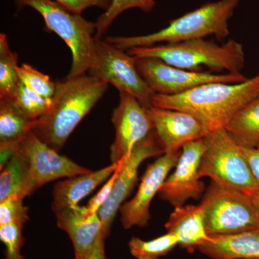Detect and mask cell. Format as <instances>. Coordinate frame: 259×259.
<instances>
[{"label":"cell","mask_w":259,"mask_h":259,"mask_svg":"<svg viewBox=\"0 0 259 259\" xmlns=\"http://www.w3.org/2000/svg\"><path fill=\"white\" fill-rule=\"evenodd\" d=\"M127 53L134 58H156L175 67L193 71H202L205 67L218 72L226 71L229 74H240L245 64L243 45L233 39L222 45L204 38L196 39L133 48Z\"/></svg>","instance_id":"277c9868"},{"label":"cell","mask_w":259,"mask_h":259,"mask_svg":"<svg viewBox=\"0 0 259 259\" xmlns=\"http://www.w3.org/2000/svg\"><path fill=\"white\" fill-rule=\"evenodd\" d=\"M241 149L259 185V146L256 148H241Z\"/></svg>","instance_id":"d6a6232c"},{"label":"cell","mask_w":259,"mask_h":259,"mask_svg":"<svg viewBox=\"0 0 259 259\" xmlns=\"http://www.w3.org/2000/svg\"><path fill=\"white\" fill-rule=\"evenodd\" d=\"M156 7L154 0H112L111 5L95 23L97 29L95 38L101 39L113 23L115 19L126 10L139 8L146 13L151 11Z\"/></svg>","instance_id":"d4e9b609"},{"label":"cell","mask_w":259,"mask_h":259,"mask_svg":"<svg viewBox=\"0 0 259 259\" xmlns=\"http://www.w3.org/2000/svg\"><path fill=\"white\" fill-rule=\"evenodd\" d=\"M204 151L203 138L185 144L182 148L175 170L158 192L163 201L175 207L185 205L191 199L204 195V184L199 177V168Z\"/></svg>","instance_id":"4fadbf2b"},{"label":"cell","mask_w":259,"mask_h":259,"mask_svg":"<svg viewBox=\"0 0 259 259\" xmlns=\"http://www.w3.org/2000/svg\"><path fill=\"white\" fill-rule=\"evenodd\" d=\"M252 198H253V202H254L255 205L258 206L259 207V194L252 196Z\"/></svg>","instance_id":"e575fe53"},{"label":"cell","mask_w":259,"mask_h":259,"mask_svg":"<svg viewBox=\"0 0 259 259\" xmlns=\"http://www.w3.org/2000/svg\"><path fill=\"white\" fill-rule=\"evenodd\" d=\"M163 153L164 151L153 130L146 139L136 145L126 157L121 160L118 175L110 198L98 212L105 238L110 234L117 212L120 211L121 206L134 190L138 181L139 168L141 163L148 158L161 156Z\"/></svg>","instance_id":"30bf717a"},{"label":"cell","mask_w":259,"mask_h":259,"mask_svg":"<svg viewBox=\"0 0 259 259\" xmlns=\"http://www.w3.org/2000/svg\"><path fill=\"white\" fill-rule=\"evenodd\" d=\"M108 85L88 74L56 81L50 109L35 120L32 132L42 142L59 151L103 96Z\"/></svg>","instance_id":"7a4b0ae2"},{"label":"cell","mask_w":259,"mask_h":259,"mask_svg":"<svg viewBox=\"0 0 259 259\" xmlns=\"http://www.w3.org/2000/svg\"><path fill=\"white\" fill-rule=\"evenodd\" d=\"M57 226L69 235L74 247L75 259H83L103 236L98 214L91 213L87 206L76 205L55 213Z\"/></svg>","instance_id":"2e32d148"},{"label":"cell","mask_w":259,"mask_h":259,"mask_svg":"<svg viewBox=\"0 0 259 259\" xmlns=\"http://www.w3.org/2000/svg\"><path fill=\"white\" fill-rule=\"evenodd\" d=\"M140 74L153 93L177 95L214 82L239 83L248 79L243 74H212L175 67L156 58H135Z\"/></svg>","instance_id":"9c48e42d"},{"label":"cell","mask_w":259,"mask_h":259,"mask_svg":"<svg viewBox=\"0 0 259 259\" xmlns=\"http://www.w3.org/2000/svg\"><path fill=\"white\" fill-rule=\"evenodd\" d=\"M20 223L0 226V240L5 246V259H25L21 253L24 244L23 228Z\"/></svg>","instance_id":"83f0119b"},{"label":"cell","mask_w":259,"mask_h":259,"mask_svg":"<svg viewBox=\"0 0 259 259\" xmlns=\"http://www.w3.org/2000/svg\"><path fill=\"white\" fill-rule=\"evenodd\" d=\"M179 245L178 239L173 233H167L150 241L133 237L128 243L130 253L136 259H159Z\"/></svg>","instance_id":"cb8c5ba5"},{"label":"cell","mask_w":259,"mask_h":259,"mask_svg":"<svg viewBox=\"0 0 259 259\" xmlns=\"http://www.w3.org/2000/svg\"><path fill=\"white\" fill-rule=\"evenodd\" d=\"M8 100L14 102L33 120H36L47 114L52 104V98H46L38 95L21 82L19 83L13 97Z\"/></svg>","instance_id":"484cf974"},{"label":"cell","mask_w":259,"mask_h":259,"mask_svg":"<svg viewBox=\"0 0 259 259\" xmlns=\"http://www.w3.org/2000/svg\"><path fill=\"white\" fill-rule=\"evenodd\" d=\"M18 151L26 161L37 190L53 181L91 171L59 154L42 142L32 131L20 141Z\"/></svg>","instance_id":"7c38bea8"},{"label":"cell","mask_w":259,"mask_h":259,"mask_svg":"<svg viewBox=\"0 0 259 259\" xmlns=\"http://www.w3.org/2000/svg\"><path fill=\"white\" fill-rule=\"evenodd\" d=\"M88 74L136 97L145 107H153L154 93L140 74L136 59L106 40L96 39V55Z\"/></svg>","instance_id":"ba28073f"},{"label":"cell","mask_w":259,"mask_h":259,"mask_svg":"<svg viewBox=\"0 0 259 259\" xmlns=\"http://www.w3.org/2000/svg\"><path fill=\"white\" fill-rule=\"evenodd\" d=\"M18 56L10 49L8 37L0 34V99H11L20 83Z\"/></svg>","instance_id":"603a6c76"},{"label":"cell","mask_w":259,"mask_h":259,"mask_svg":"<svg viewBox=\"0 0 259 259\" xmlns=\"http://www.w3.org/2000/svg\"><path fill=\"white\" fill-rule=\"evenodd\" d=\"M106 238L101 236L83 259H107L105 253V241Z\"/></svg>","instance_id":"836d02e7"},{"label":"cell","mask_w":259,"mask_h":259,"mask_svg":"<svg viewBox=\"0 0 259 259\" xmlns=\"http://www.w3.org/2000/svg\"><path fill=\"white\" fill-rule=\"evenodd\" d=\"M119 165L116 171L114 172L113 175L109 178L106 183L102 187L101 190L97 192L96 195L90 199V202L87 205V207L91 213L98 214L100 209L103 207L104 204L106 203L107 201L110 198V194L112 193V189H113L114 184L117 175H118L119 168H120V162H118Z\"/></svg>","instance_id":"f546056e"},{"label":"cell","mask_w":259,"mask_h":259,"mask_svg":"<svg viewBox=\"0 0 259 259\" xmlns=\"http://www.w3.org/2000/svg\"><path fill=\"white\" fill-rule=\"evenodd\" d=\"M181 151L163 153L148 165L136 195L121 206L120 221L124 229L147 226L151 219L150 204L161 190L169 172L176 166Z\"/></svg>","instance_id":"5bb4252c"},{"label":"cell","mask_w":259,"mask_h":259,"mask_svg":"<svg viewBox=\"0 0 259 259\" xmlns=\"http://www.w3.org/2000/svg\"><path fill=\"white\" fill-rule=\"evenodd\" d=\"M224 128L241 148L258 147L259 96L237 112Z\"/></svg>","instance_id":"44dd1931"},{"label":"cell","mask_w":259,"mask_h":259,"mask_svg":"<svg viewBox=\"0 0 259 259\" xmlns=\"http://www.w3.org/2000/svg\"><path fill=\"white\" fill-rule=\"evenodd\" d=\"M18 73L20 82L30 90L46 98L51 99L54 96L56 82L53 81L50 76L27 64L18 66Z\"/></svg>","instance_id":"4316f807"},{"label":"cell","mask_w":259,"mask_h":259,"mask_svg":"<svg viewBox=\"0 0 259 259\" xmlns=\"http://www.w3.org/2000/svg\"><path fill=\"white\" fill-rule=\"evenodd\" d=\"M120 94V102L114 109L112 122L115 141L110 148L112 163H118L154 130L148 109L133 95Z\"/></svg>","instance_id":"8fae6325"},{"label":"cell","mask_w":259,"mask_h":259,"mask_svg":"<svg viewBox=\"0 0 259 259\" xmlns=\"http://www.w3.org/2000/svg\"><path fill=\"white\" fill-rule=\"evenodd\" d=\"M63 5L66 9L75 14L81 15L83 11L92 7H97L107 10L112 3V0H54Z\"/></svg>","instance_id":"4dcf8cb0"},{"label":"cell","mask_w":259,"mask_h":259,"mask_svg":"<svg viewBox=\"0 0 259 259\" xmlns=\"http://www.w3.org/2000/svg\"><path fill=\"white\" fill-rule=\"evenodd\" d=\"M28 208L23 199L10 197L0 202V226L11 223L25 225L28 221Z\"/></svg>","instance_id":"f1b7e54d"},{"label":"cell","mask_w":259,"mask_h":259,"mask_svg":"<svg viewBox=\"0 0 259 259\" xmlns=\"http://www.w3.org/2000/svg\"><path fill=\"white\" fill-rule=\"evenodd\" d=\"M119 163H111L95 171L68 177L58 182L53 190L51 207L54 213L68 207L79 205L80 201L91 194L98 186L113 175Z\"/></svg>","instance_id":"e0dca14e"},{"label":"cell","mask_w":259,"mask_h":259,"mask_svg":"<svg viewBox=\"0 0 259 259\" xmlns=\"http://www.w3.org/2000/svg\"><path fill=\"white\" fill-rule=\"evenodd\" d=\"M197 250L212 259H259V228L236 234L210 236Z\"/></svg>","instance_id":"d6986e66"},{"label":"cell","mask_w":259,"mask_h":259,"mask_svg":"<svg viewBox=\"0 0 259 259\" xmlns=\"http://www.w3.org/2000/svg\"><path fill=\"white\" fill-rule=\"evenodd\" d=\"M148 111L164 153L180 151L185 144L202 139L209 132L187 112L156 107H150Z\"/></svg>","instance_id":"9a60e30c"},{"label":"cell","mask_w":259,"mask_h":259,"mask_svg":"<svg viewBox=\"0 0 259 259\" xmlns=\"http://www.w3.org/2000/svg\"><path fill=\"white\" fill-rule=\"evenodd\" d=\"M259 96V74L239 83H205L177 95L154 94L153 107L190 114L209 131L225 127L241 109Z\"/></svg>","instance_id":"6da1fadb"},{"label":"cell","mask_w":259,"mask_h":259,"mask_svg":"<svg viewBox=\"0 0 259 259\" xmlns=\"http://www.w3.org/2000/svg\"><path fill=\"white\" fill-rule=\"evenodd\" d=\"M19 8L30 7L40 13L47 28L55 32L72 54V64L66 78L88 74L96 55V23L75 14L54 0H14Z\"/></svg>","instance_id":"5b68a950"},{"label":"cell","mask_w":259,"mask_h":259,"mask_svg":"<svg viewBox=\"0 0 259 259\" xmlns=\"http://www.w3.org/2000/svg\"><path fill=\"white\" fill-rule=\"evenodd\" d=\"M168 233L176 236L181 248L194 252L208 241L204 213L202 204L182 205L175 207L165 224Z\"/></svg>","instance_id":"ac0fdd59"},{"label":"cell","mask_w":259,"mask_h":259,"mask_svg":"<svg viewBox=\"0 0 259 259\" xmlns=\"http://www.w3.org/2000/svg\"><path fill=\"white\" fill-rule=\"evenodd\" d=\"M242 0H219L170 22L166 28L153 33L136 36L107 37L109 44L124 51L133 48L152 47L161 42L176 44L214 35L218 40L230 35L228 22Z\"/></svg>","instance_id":"3957f363"},{"label":"cell","mask_w":259,"mask_h":259,"mask_svg":"<svg viewBox=\"0 0 259 259\" xmlns=\"http://www.w3.org/2000/svg\"><path fill=\"white\" fill-rule=\"evenodd\" d=\"M19 141L0 142V169H3L18 151Z\"/></svg>","instance_id":"1f68e13d"},{"label":"cell","mask_w":259,"mask_h":259,"mask_svg":"<svg viewBox=\"0 0 259 259\" xmlns=\"http://www.w3.org/2000/svg\"><path fill=\"white\" fill-rule=\"evenodd\" d=\"M35 122L14 102L0 99V142H20L32 131Z\"/></svg>","instance_id":"7402d4cb"},{"label":"cell","mask_w":259,"mask_h":259,"mask_svg":"<svg viewBox=\"0 0 259 259\" xmlns=\"http://www.w3.org/2000/svg\"><path fill=\"white\" fill-rule=\"evenodd\" d=\"M200 204L209 236L236 234L259 228V207L251 195L241 191L212 182Z\"/></svg>","instance_id":"52a82bcc"},{"label":"cell","mask_w":259,"mask_h":259,"mask_svg":"<svg viewBox=\"0 0 259 259\" xmlns=\"http://www.w3.org/2000/svg\"><path fill=\"white\" fill-rule=\"evenodd\" d=\"M26 161L18 150L1 170L0 202L10 197L25 199L36 190Z\"/></svg>","instance_id":"ffe728a7"},{"label":"cell","mask_w":259,"mask_h":259,"mask_svg":"<svg viewBox=\"0 0 259 259\" xmlns=\"http://www.w3.org/2000/svg\"><path fill=\"white\" fill-rule=\"evenodd\" d=\"M203 141L204 151L199 164V178L207 177L218 185L249 195L259 194L258 183L241 146L224 127L209 131Z\"/></svg>","instance_id":"8992f818"}]
</instances>
